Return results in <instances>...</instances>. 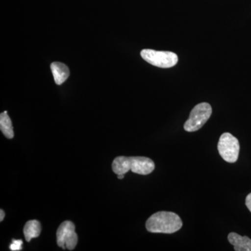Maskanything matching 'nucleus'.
<instances>
[{
    "label": "nucleus",
    "instance_id": "423d86ee",
    "mask_svg": "<svg viewBox=\"0 0 251 251\" xmlns=\"http://www.w3.org/2000/svg\"><path fill=\"white\" fill-rule=\"evenodd\" d=\"M78 238L75 232V225L67 221L59 226L57 231V243L58 247L65 250L73 251L77 246Z\"/></svg>",
    "mask_w": 251,
    "mask_h": 251
},
{
    "label": "nucleus",
    "instance_id": "ddd939ff",
    "mask_svg": "<svg viewBox=\"0 0 251 251\" xmlns=\"http://www.w3.org/2000/svg\"><path fill=\"white\" fill-rule=\"evenodd\" d=\"M0 221H3V220L4 219L5 214L4 211L2 210V209H1L0 210Z\"/></svg>",
    "mask_w": 251,
    "mask_h": 251
},
{
    "label": "nucleus",
    "instance_id": "1a4fd4ad",
    "mask_svg": "<svg viewBox=\"0 0 251 251\" xmlns=\"http://www.w3.org/2000/svg\"><path fill=\"white\" fill-rule=\"evenodd\" d=\"M41 232V226L39 221L36 220H31L27 221L25 225L23 232L27 242H30L31 239L36 238L40 235Z\"/></svg>",
    "mask_w": 251,
    "mask_h": 251
},
{
    "label": "nucleus",
    "instance_id": "9b49d317",
    "mask_svg": "<svg viewBox=\"0 0 251 251\" xmlns=\"http://www.w3.org/2000/svg\"><path fill=\"white\" fill-rule=\"evenodd\" d=\"M23 242L22 240H13L12 244L10 245V250L13 251H18L22 250V245Z\"/></svg>",
    "mask_w": 251,
    "mask_h": 251
},
{
    "label": "nucleus",
    "instance_id": "f03ea898",
    "mask_svg": "<svg viewBox=\"0 0 251 251\" xmlns=\"http://www.w3.org/2000/svg\"><path fill=\"white\" fill-rule=\"evenodd\" d=\"M182 226L181 218L172 211H158L150 216L146 222V228L151 233H175Z\"/></svg>",
    "mask_w": 251,
    "mask_h": 251
},
{
    "label": "nucleus",
    "instance_id": "f257e3e1",
    "mask_svg": "<svg viewBox=\"0 0 251 251\" xmlns=\"http://www.w3.org/2000/svg\"><path fill=\"white\" fill-rule=\"evenodd\" d=\"M112 171L117 174L125 175L128 171L136 174L147 175L152 173L155 164L150 158L143 156H119L112 162Z\"/></svg>",
    "mask_w": 251,
    "mask_h": 251
},
{
    "label": "nucleus",
    "instance_id": "20e7f679",
    "mask_svg": "<svg viewBox=\"0 0 251 251\" xmlns=\"http://www.w3.org/2000/svg\"><path fill=\"white\" fill-rule=\"evenodd\" d=\"M140 54L146 62L157 67L171 68L175 67L178 62L177 55L169 51L145 49L141 51Z\"/></svg>",
    "mask_w": 251,
    "mask_h": 251
},
{
    "label": "nucleus",
    "instance_id": "39448f33",
    "mask_svg": "<svg viewBox=\"0 0 251 251\" xmlns=\"http://www.w3.org/2000/svg\"><path fill=\"white\" fill-rule=\"evenodd\" d=\"M218 151L224 161L234 163L239 158V140L229 133H224L221 135L218 143Z\"/></svg>",
    "mask_w": 251,
    "mask_h": 251
},
{
    "label": "nucleus",
    "instance_id": "f8f14e48",
    "mask_svg": "<svg viewBox=\"0 0 251 251\" xmlns=\"http://www.w3.org/2000/svg\"><path fill=\"white\" fill-rule=\"evenodd\" d=\"M246 205L251 212V193L248 195L247 198H246Z\"/></svg>",
    "mask_w": 251,
    "mask_h": 251
},
{
    "label": "nucleus",
    "instance_id": "4468645a",
    "mask_svg": "<svg viewBox=\"0 0 251 251\" xmlns=\"http://www.w3.org/2000/svg\"><path fill=\"white\" fill-rule=\"evenodd\" d=\"M117 178H118L119 179H122L125 178V175H119L118 176H117Z\"/></svg>",
    "mask_w": 251,
    "mask_h": 251
},
{
    "label": "nucleus",
    "instance_id": "6e6552de",
    "mask_svg": "<svg viewBox=\"0 0 251 251\" xmlns=\"http://www.w3.org/2000/svg\"><path fill=\"white\" fill-rule=\"evenodd\" d=\"M50 69L54 76V82L58 85L64 83L70 75L69 68L63 63H52Z\"/></svg>",
    "mask_w": 251,
    "mask_h": 251
},
{
    "label": "nucleus",
    "instance_id": "0eeeda50",
    "mask_svg": "<svg viewBox=\"0 0 251 251\" xmlns=\"http://www.w3.org/2000/svg\"><path fill=\"white\" fill-rule=\"evenodd\" d=\"M229 242L234 246L236 251H251V239L247 236L239 235L235 232H231L227 236Z\"/></svg>",
    "mask_w": 251,
    "mask_h": 251
},
{
    "label": "nucleus",
    "instance_id": "9d476101",
    "mask_svg": "<svg viewBox=\"0 0 251 251\" xmlns=\"http://www.w3.org/2000/svg\"><path fill=\"white\" fill-rule=\"evenodd\" d=\"M0 129L6 138L12 139L14 137V128L12 122L7 112L4 111L0 115Z\"/></svg>",
    "mask_w": 251,
    "mask_h": 251
},
{
    "label": "nucleus",
    "instance_id": "7ed1b4c3",
    "mask_svg": "<svg viewBox=\"0 0 251 251\" xmlns=\"http://www.w3.org/2000/svg\"><path fill=\"white\" fill-rule=\"evenodd\" d=\"M212 108L210 104L201 103L193 108L187 121L185 122L184 128L186 131L194 132L201 129L210 118Z\"/></svg>",
    "mask_w": 251,
    "mask_h": 251
}]
</instances>
